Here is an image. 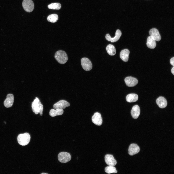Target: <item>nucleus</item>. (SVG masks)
I'll list each match as a JSON object with an SVG mask.
<instances>
[{
  "mask_svg": "<svg viewBox=\"0 0 174 174\" xmlns=\"http://www.w3.org/2000/svg\"><path fill=\"white\" fill-rule=\"evenodd\" d=\"M124 81L127 86L129 87L134 86L138 82L137 79L131 76L126 77L124 79Z\"/></svg>",
  "mask_w": 174,
  "mask_h": 174,
  "instance_id": "obj_10",
  "label": "nucleus"
},
{
  "mask_svg": "<svg viewBox=\"0 0 174 174\" xmlns=\"http://www.w3.org/2000/svg\"><path fill=\"white\" fill-rule=\"evenodd\" d=\"M171 72L172 74L174 75V66L172 68L171 70Z\"/></svg>",
  "mask_w": 174,
  "mask_h": 174,
  "instance_id": "obj_26",
  "label": "nucleus"
},
{
  "mask_svg": "<svg viewBox=\"0 0 174 174\" xmlns=\"http://www.w3.org/2000/svg\"><path fill=\"white\" fill-rule=\"evenodd\" d=\"M41 174H47V173H42Z\"/></svg>",
  "mask_w": 174,
  "mask_h": 174,
  "instance_id": "obj_27",
  "label": "nucleus"
},
{
  "mask_svg": "<svg viewBox=\"0 0 174 174\" xmlns=\"http://www.w3.org/2000/svg\"><path fill=\"white\" fill-rule=\"evenodd\" d=\"M140 151V148L135 143L131 144L128 148V153L130 155H133L138 153Z\"/></svg>",
  "mask_w": 174,
  "mask_h": 174,
  "instance_id": "obj_8",
  "label": "nucleus"
},
{
  "mask_svg": "<svg viewBox=\"0 0 174 174\" xmlns=\"http://www.w3.org/2000/svg\"><path fill=\"white\" fill-rule=\"evenodd\" d=\"M81 64L83 68L85 71H89L92 69V65L90 60L87 58H83L81 60Z\"/></svg>",
  "mask_w": 174,
  "mask_h": 174,
  "instance_id": "obj_6",
  "label": "nucleus"
},
{
  "mask_svg": "<svg viewBox=\"0 0 174 174\" xmlns=\"http://www.w3.org/2000/svg\"><path fill=\"white\" fill-rule=\"evenodd\" d=\"M14 101L13 95L12 94H9L7 95L6 98L4 102V105L6 107H10L13 105Z\"/></svg>",
  "mask_w": 174,
  "mask_h": 174,
  "instance_id": "obj_14",
  "label": "nucleus"
},
{
  "mask_svg": "<svg viewBox=\"0 0 174 174\" xmlns=\"http://www.w3.org/2000/svg\"><path fill=\"white\" fill-rule=\"evenodd\" d=\"M92 122L98 126L101 125L102 123V119L101 114L98 112L95 113L92 118Z\"/></svg>",
  "mask_w": 174,
  "mask_h": 174,
  "instance_id": "obj_9",
  "label": "nucleus"
},
{
  "mask_svg": "<svg viewBox=\"0 0 174 174\" xmlns=\"http://www.w3.org/2000/svg\"><path fill=\"white\" fill-rule=\"evenodd\" d=\"M32 108L33 112L36 114L39 113L41 116L42 115L43 108L39 99L36 97L32 104Z\"/></svg>",
  "mask_w": 174,
  "mask_h": 174,
  "instance_id": "obj_1",
  "label": "nucleus"
},
{
  "mask_svg": "<svg viewBox=\"0 0 174 174\" xmlns=\"http://www.w3.org/2000/svg\"><path fill=\"white\" fill-rule=\"evenodd\" d=\"M171 64L173 66H174V57H172L170 61Z\"/></svg>",
  "mask_w": 174,
  "mask_h": 174,
  "instance_id": "obj_25",
  "label": "nucleus"
},
{
  "mask_svg": "<svg viewBox=\"0 0 174 174\" xmlns=\"http://www.w3.org/2000/svg\"><path fill=\"white\" fill-rule=\"evenodd\" d=\"M156 103L158 106L161 108H164L167 106V102L163 97H160L156 100Z\"/></svg>",
  "mask_w": 174,
  "mask_h": 174,
  "instance_id": "obj_16",
  "label": "nucleus"
},
{
  "mask_svg": "<svg viewBox=\"0 0 174 174\" xmlns=\"http://www.w3.org/2000/svg\"><path fill=\"white\" fill-rule=\"evenodd\" d=\"M70 104L67 101L64 100H60L55 104L53 105L55 109H63L70 106Z\"/></svg>",
  "mask_w": 174,
  "mask_h": 174,
  "instance_id": "obj_7",
  "label": "nucleus"
},
{
  "mask_svg": "<svg viewBox=\"0 0 174 174\" xmlns=\"http://www.w3.org/2000/svg\"><path fill=\"white\" fill-rule=\"evenodd\" d=\"M58 19L57 15L55 14H52L49 15L47 18V20L52 23H55L57 22Z\"/></svg>",
  "mask_w": 174,
  "mask_h": 174,
  "instance_id": "obj_23",
  "label": "nucleus"
},
{
  "mask_svg": "<svg viewBox=\"0 0 174 174\" xmlns=\"http://www.w3.org/2000/svg\"><path fill=\"white\" fill-rule=\"evenodd\" d=\"M107 52L110 55H114L116 53V50L115 47L112 45L109 44L106 47Z\"/></svg>",
  "mask_w": 174,
  "mask_h": 174,
  "instance_id": "obj_21",
  "label": "nucleus"
},
{
  "mask_svg": "<svg viewBox=\"0 0 174 174\" xmlns=\"http://www.w3.org/2000/svg\"><path fill=\"white\" fill-rule=\"evenodd\" d=\"M149 34L152 38L157 41H160L161 37L159 31L155 28H153L150 29L149 31Z\"/></svg>",
  "mask_w": 174,
  "mask_h": 174,
  "instance_id": "obj_11",
  "label": "nucleus"
},
{
  "mask_svg": "<svg viewBox=\"0 0 174 174\" xmlns=\"http://www.w3.org/2000/svg\"><path fill=\"white\" fill-rule=\"evenodd\" d=\"M121 34V31L119 29H117L115 35L114 37H111L109 34H107L106 35L105 38L108 41L114 42H116L119 39Z\"/></svg>",
  "mask_w": 174,
  "mask_h": 174,
  "instance_id": "obj_12",
  "label": "nucleus"
},
{
  "mask_svg": "<svg viewBox=\"0 0 174 174\" xmlns=\"http://www.w3.org/2000/svg\"><path fill=\"white\" fill-rule=\"evenodd\" d=\"M58 158L59 161L61 162L65 163L70 160L71 156L69 153L66 152H62L58 154Z\"/></svg>",
  "mask_w": 174,
  "mask_h": 174,
  "instance_id": "obj_4",
  "label": "nucleus"
},
{
  "mask_svg": "<svg viewBox=\"0 0 174 174\" xmlns=\"http://www.w3.org/2000/svg\"><path fill=\"white\" fill-rule=\"evenodd\" d=\"M140 113V109L139 106L137 105L134 106L131 111V114L132 117L134 119L137 118Z\"/></svg>",
  "mask_w": 174,
  "mask_h": 174,
  "instance_id": "obj_15",
  "label": "nucleus"
},
{
  "mask_svg": "<svg viewBox=\"0 0 174 174\" xmlns=\"http://www.w3.org/2000/svg\"><path fill=\"white\" fill-rule=\"evenodd\" d=\"M30 136L27 133L20 134L18 136L17 139L18 142L20 145L24 146L27 145L30 140Z\"/></svg>",
  "mask_w": 174,
  "mask_h": 174,
  "instance_id": "obj_3",
  "label": "nucleus"
},
{
  "mask_svg": "<svg viewBox=\"0 0 174 174\" xmlns=\"http://www.w3.org/2000/svg\"><path fill=\"white\" fill-rule=\"evenodd\" d=\"M138 96L135 93H131L128 94L126 97V99L127 102H135L138 100Z\"/></svg>",
  "mask_w": 174,
  "mask_h": 174,
  "instance_id": "obj_18",
  "label": "nucleus"
},
{
  "mask_svg": "<svg viewBox=\"0 0 174 174\" xmlns=\"http://www.w3.org/2000/svg\"><path fill=\"white\" fill-rule=\"evenodd\" d=\"M105 171L106 173L109 174L116 173L117 172L114 166H108L106 167L105 168Z\"/></svg>",
  "mask_w": 174,
  "mask_h": 174,
  "instance_id": "obj_22",
  "label": "nucleus"
},
{
  "mask_svg": "<svg viewBox=\"0 0 174 174\" xmlns=\"http://www.w3.org/2000/svg\"><path fill=\"white\" fill-rule=\"evenodd\" d=\"M146 45L148 48L154 49L155 48L156 45V41L150 36H149L147 39Z\"/></svg>",
  "mask_w": 174,
  "mask_h": 174,
  "instance_id": "obj_20",
  "label": "nucleus"
},
{
  "mask_svg": "<svg viewBox=\"0 0 174 174\" xmlns=\"http://www.w3.org/2000/svg\"><path fill=\"white\" fill-rule=\"evenodd\" d=\"M105 160L106 163L108 166H114L116 165L117 162L112 155L107 154L105 156Z\"/></svg>",
  "mask_w": 174,
  "mask_h": 174,
  "instance_id": "obj_13",
  "label": "nucleus"
},
{
  "mask_svg": "<svg viewBox=\"0 0 174 174\" xmlns=\"http://www.w3.org/2000/svg\"><path fill=\"white\" fill-rule=\"evenodd\" d=\"M61 7V4L59 3H52L48 6V8L52 9L59 10Z\"/></svg>",
  "mask_w": 174,
  "mask_h": 174,
  "instance_id": "obj_24",
  "label": "nucleus"
},
{
  "mask_svg": "<svg viewBox=\"0 0 174 174\" xmlns=\"http://www.w3.org/2000/svg\"><path fill=\"white\" fill-rule=\"evenodd\" d=\"M55 58L58 62L61 64L65 63L68 59L66 53L65 51L61 50L56 52L55 55Z\"/></svg>",
  "mask_w": 174,
  "mask_h": 174,
  "instance_id": "obj_2",
  "label": "nucleus"
},
{
  "mask_svg": "<svg viewBox=\"0 0 174 174\" xmlns=\"http://www.w3.org/2000/svg\"><path fill=\"white\" fill-rule=\"evenodd\" d=\"M64 111L63 109H52L49 112V115L52 117H54L56 116L61 115L63 114Z\"/></svg>",
  "mask_w": 174,
  "mask_h": 174,
  "instance_id": "obj_19",
  "label": "nucleus"
},
{
  "mask_svg": "<svg viewBox=\"0 0 174 174\" xmlns=\"http://www.w3.org/2000/svg\"><path fill=\"white\" fill-rule=\"evenodd\" d=\"M22 5L24 9L27 12H31L34 9V3L31 0H24Z\"/></svg>",
  "mask_w": 174,
  "mask_h": 174,
  "instance_id": "obj_5",
  "label": "nucleus"
},
{
  "mask_svg": "<svg viewBox=\"0 0 174 174\" xmlns=\"http://www.w3.org/2000/svg\"><path fill=\"white\" fill-rule=\"evenodd\" d=\"M130 51L127 49L122 50L120 54V57L123 61L127 62L128 60Z\"/></svg>",
  "mask_w": 174,
  "mask_h": 174,
  "instance_id": "obj_17",
  "label": "nucleus"
}]
</instances>
